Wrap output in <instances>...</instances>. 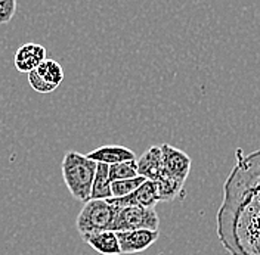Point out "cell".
Listing matches in <instances>:
<instances>
[{
  "label": "cell",
  "mask_w": 260,
  "mask_h": 255,
  "mask_svg": "<svg viewBox=\"0 0 260 255\" xmlns=\"http://www.w3.org/2000/svg\"><path fill=\"white\" fill-rule=\"evenodd\" d=\"M34 71L39 76V79L43 81L45 84H48L49 87H52L53 90L64 80L62 66L53 59H45Z\"/></svg>",
  "instance_id": "13"
},
{
  "label": "cell",
  "mask_w": 260,
  "mask_h": 255,
  "mask_svg": "<svg viewBox=\"0 0 260 255\" xmlns=\"http://www.w3.org/2000/svg\"><path fill=\"white\" fill-rule=\"evenodd\" d=\"M15 66L19 72L28 74L46 59V49L37 43H25L15 52Z\"/></svg>",
  "instance_id": "8"
},
{
  "label": "cell",
  "mask_w": 260,
  "mask_h": 255,
  "mask_svg": "<svg viewBox=\"0 0 260 255\" xmlns=\"http://www.w3.org/2000/svg\"><path fill=\"white\" fill-rule=\"evenodd\" d=\"M16 11V0H0V24H8Z\"/></svg>",
  "instance_id": "17"
},
{
  "label": "cell",
  "mask_w": 260,
  "mask_h": 255,
  "mask_svg": "<svg viewBox=\"0 0 260 255\" xmlns=\"http://www.w3.org/2000/svg\"><path fill=\"white\" fill-rule=\"evenodd\" d=\"M138 175L148 180H157L162 175V158L160 146H151L145 154L136 161Z\"/></svg>",
  "instance_id": "10"
},
{
  "label": "cell",
  "mask_w": 260,
  "mask_h": 255,
  "mask_svg": "<svg viewBox=\"0 0 260 255\" xmlns=\"http://www.w3.org/2000/svg\"><path fill=\"white\" fill-rule=\"evenodd\" d=\"M162 158V175L175 177L186 181L191 170V158L178 148L164 143L160 146Z\"/></svg>",
  "instance_id": "6"
},
{
  "label": "cell",
  "mask_w": 260,
  "mask_h": 255,
  "mask_svg": "<svg viewBox=\"0 0 260 255\" xmlns=\"http://www.w3.org/2000/svg\"><path fill=\"white\" fill-rule=\"evenodd\" d=\"M138 175V168H136V160L123 161L111 164L108 168V178L110 181L115 180H124V178H133Z\"/></svg>",
  "instance_id": "15"
},
{
  "label": "cell",
  "mask_w": 260,
  "mask_h": 255,
  "mask_svg": "<svg viewBox=\"0 0 260 255\" xmlns=\"http://www.w3.org/2000/svg\"><path fill=\"white\" fill-rule=\"evenodd\" d=\"M27 77H28V84L31 86L32 90H36L37 93H40V95H49V93H52V92H53V89H52V87H49L48 84H45L43 81L39 79V76L36 74V71H34V69L27 74Z\"/></svg>",
  "instance_id": "18"
},
{
  "label": "cell",
  "mask_w": 260,
  "mask_h": 255,
  "mask_svg": "<svg viewBox=\"0 0 260 255\" xmlns=\"http://www.w3.org/2000/svg\"><path fill=\"white\" fill-rule=\"evenodd\" d=\"M145 180V177L136 175V177H133V178H124V180H115V181H111L113 198H121V196L129 195V193H132L135 189H138Z\"/></svg>",
  "instance_id": "16"
},
{
  "label": "cell",
  "mask_w": 260,
  "mask_h": 255,
  "mask_svg": "<svg viewBox=\"0 0 260 255\" xmlns=\"http://www.w3.org/2000/svg\"><path fill=\"white\" fill-rule=\"evenodd\" d=\"M83 240L101 255H120V243L114 230H102L96 233L83 235Z\"/></svg>",
  "instance_id": "9"
},
{
  "label": "cell",
  "mask_w": 260,
  "mask_h": 255,
  "mask_svg": "<svg viewBox=\"0 0 260 255\" xmlns=\"http://www.w3.org/2000/svg\"><path fill=\"white\" fill-rule=\"evenodd\" d=\"M96 161L90 160L87 155L70 151L64 155L61 162L62 178L71 196L80 202L90 199V189L96 171Z\"/></svg>",
  "instance_id": "2"
},
{
  "label": "cell",
  "mask_w": 260,
  "mask_h": 255,
  "mask_svg": "<svg viewBox=\"0 0 260 255\" xmlns=\"http://www.w3.org/2000/svg\"><path fill=\"white\" fill-rule=\"evenodd\" d=\"M155 183H157V192H158L160 202H169V201H173L182 192L185 180L169 177V175H161L160 178L155 180Z\"/></svg>",
  "instance_id": "14"
},
{
  "label": "cell",
  "mask_w": 260,
  "mask_h": 255,
  "mask_svg": "<svg viewBox=\"0 0 260 255\" xmlns=\"http://www.w3.org/2000/svg\"><path fill=\"white\" fill-rule=\"evenodd\" d=\"M118 207L110 199H89L84 202L80 214L76 220V227L81 236L111 230Z\"/></svg>",
  "instance_id": "3"
},
{
  "label": "cell",
  "mask_w": 260,
  "mask_h": 255,
  "mask_svg": "<svg viewBox=\"0 0 260 255\" xmlns=\"http://www.w3.org/2000/svg\"><path fill=\"white\" fill-rule=\"evenodd\" d=\"M110 201L115 204L117 207H132V205H139V207L155 208L158 199V192H157V183L155 180H148L135 191L121 196V198H110Z\"/></svg>",
  "instance_id": "7"
},
{
  "label": "cell",
  "mask_w": 260,
  "mask_h": 255,
  "mask_svg": "<svg viewBox=\"0 0 260 255\" xmlns=\"http://www.w3.org/2000/svg\"><path fill=\"white\" fill-rule=\"evenodd\" d=\"M217 235L231 255H260V149L245 157L237 151L217 211Z\"/></svg>",
  "instance_id": "1"
},
{
  "label": "cell",
  "mask_w": 260,
  "mask_h": 255,
  "mask_svg": "<svg viewBox=\"0 0 260 255\" xmlns=\"http://www.w3.org/2000/svg\"><path fill=\"white\" fill-rule=\"evenodd\" d=\"M87 157L90 160L96 161V162H102V164H107V165L117 164V162H123V161L136 160L135 152L132 149L124 148V146H118V144H105V146H101L98 149L90 151L87 154Z\"/></svg>",
  "instance_id": "11"
},
{
  "label": "cell",
  "mask_w": 260,
  "mask_h": 255,
  "mask_svg": "<svg viewBox=\"0 0 260 255\" xmlns=\"http://www.w3.org/2000/svg\"><path fill=\"white\" fill-rule=\"evenodd\" d=\"M108 168H110V165L98 162L92 189H90V199H110V198H113L111 181L108 178Z\"/></svg>",
  "instance_id": "12"
},
{
  "label": "cell",
  "mask_w": 260,
  "mask_h": 255,
  "mask_svg": "<svg viewBox=\"0 0 260 255\" xmlns=\"http://www.w3.org/2000/svg\"><path fill=\"white\" fill-rule=\"evenodd\" d=\"M160 218L155 208L139 207H118L115 214L113 227L114 232H126V230H138V229H149L158 230Z\"/></svg>",
  "instance_id": "4"
},
{
  "label": "cell",
  "mask_w": 260,
  "mask_h": 255,
  "mask_svg": "<svg viewBox=\"0 0 260 255\" xmlns=\"http://www.w3.org/2000/svg\"><path fill=\"white\" fill-rule=\"evenodd\" d=\"M115 235L118 238L121 254H138V252L146 251L160 238L158 230H149V229L115 232Z\"/></svg>",
  "instance_id": "5"
}]
</instances>
